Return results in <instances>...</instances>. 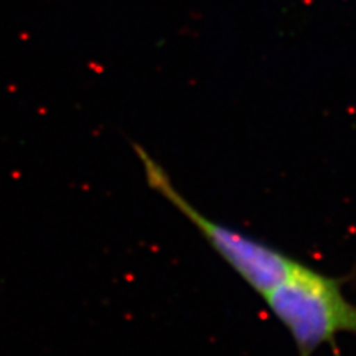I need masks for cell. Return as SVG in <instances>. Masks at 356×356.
<instances>
[{
  "label": "cell",
  "mask_w": 356,
  "mask_h": 356,
  "mask_svg": "<svg viewBox=\"0 0 356 356\" xmlns=\"http://www.w3.org/2000/svg\"><path fill=\"white\" fill-rule=\"evenodd\" d=\"M134 149H136L144 177H146V181L152 191L159 193L174 208L180 211L200 232V235L211 245V248L255 293L263 297L269 289L285 281L286 277L302 267V261L289 257L288 254L277 248L204 216L177 191L168 172L162 168L158 161L152 158V154L146 149L137 146V144H134Z\"/></svg>",
  "instance_id": "obj_2"
},
{
  "label": "cell",
  "mask_w": 356,
  "mask_h": 356,
  "mask_svg": "<svg viewBox=\"0 0 356 356\" xmlns=\"http://www.w3.org/2000/svg\"><path fill=\"white\" fill-rule=\"evenodd\" d=\"M348 281L302 264L263 296L270 314L294 340L298 356H314L324 344L340 356L337 337L356 336V305L343 294Z\"/></svg>",
  "instance_id": "obj_1"
}]
</instances>
